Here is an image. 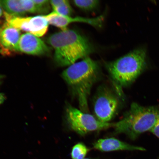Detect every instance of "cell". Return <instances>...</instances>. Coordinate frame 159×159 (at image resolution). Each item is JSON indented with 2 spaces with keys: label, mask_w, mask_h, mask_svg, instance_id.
Listing matches in <instances>:
<instances>
[{
  "label": "cell",
  "mask_w": 159,
  "mask_h": 159,
  "mask_svg": "<svg viewBox=\"0 0 159 159\" xmlns=\"http://www.w3.org/2000/svg\"><path fill=\"white\" fill-rule=\"evenodd\" d=\"M47 41L55 50L54 59L59 66H69L95 51L94 46L79 31L67 29L50 36Z\"/></svg>",
  "instance_id": "1"
},
{
  "label": "cell",
  "mask_w": 159,
  "mask_h": 159,
  "mask_svg": "<svg viewBox=\"0 0 159 159\" xmlns=\"http://www.w3.org/2000/svg\"><path fill=\"white\" fill-rule=\"evenodd\" d=\"M101 75L98 63L89 57L69 66L61 74L83 112H88V97L93 85L100 78Z\"/></svg>",
  "instance_id": "2"
},
{
  "label": "cell",
  "mask_w": 159,
  "mask_h": 159,
  "mask_svg": "<svg viewBox=\"0 0 159 159\" xmlns=\"http://www.w3.org/2000/svg\"><path fill=\"white\" fill-rule=\"evenodd\" d=\"M159 116V108L133 103L120 121L113 124L115 134H125L134 140L153 128Z\"/></svg>",
  "instance_id": "3"
},
{
  "label": "cell",
  "mask_w": 159,
  "mask_h": 159,
  "mask_svg": "<svg viewBox=\"0 0 159 159\" xmlns=\"http://www.w3.org/2000/svg\"><path fill=\"white\" fill-rule=\"evenodd\" d=\"M146 52L139 48L106 63V68L116 88L120 91L122 87L134 82L143 70Z\"/></svg>",
  "instance_id": "4"
},
{
  "label": "cell",
  "mask_w": 159,
  "mask_h": 159,
  "mask_svg": "<svg viewBox=\"0 0 159 159\" xmlns=\"http://www.w3.org/2000/svg\"><path fill=\"white\" fill-rule=\"evenodd\" d=\"M66 115L70 128L81 135L113 127L114 124L101 122L93 115L79 110L69 104L67 105Z\"/></svg>",
  "instance_id": "5"
},
{
  "label": "cell",
  "mask_w": 159,
  "mask_h": 159,
  "mask_svg": "<svg viewBox=\"0 0 159 159\" xmlns=\"http://www.w3.org/2000/svg\"><path fill=\"white\" fill-rule=\"evenodd\" d=\"M120 105L118 97L111 89L105 86H101L94 103L95 118L101 122L109 123L118 112Z\"/></svg>",
  "instance_id": "6"
},
{
  "label": "cell",
  "mask_w": 159,
  "mask_h": 159,
  "mask_svg": "<svg viewBox=\"0 0 159 159\" xmlns=\"http://www.w3.org/2000/svg\"><path fill=\"white\" fill-rule=\"evenodd\" d=\"M6 22L19 30L26 32L38 37L43 36L48 29L49 23L44 16L23 17L4 13Z\"/></svg>",
  "instance_id": "7"
},
{
  "label": "cell",
  "mask_w": 159,
  "mask_h": 159,
  "mask_svg": "<svg viewBox=\"0 0 159 159\" xmlns=\"http://www.w3.org/2000/svg\"><path fill=\"white\" fill-rule=\"evenodd\" d=\"M44 16L49 24L59 28L62 31L68 29L67 27L70 25L75 23L87 24L99 28L102 27L104 18L103 15L94 18L73 17L71 16L61 15L54 11Z\"/></svg>",
  "instance_id": "8"
},
{
  "label": "cell",
  "mask_w": 159,
  "mask_h": 159,
  "mask_svg": "<svg viewBox=\"0 0 159 159\" xmlns=\"http://www.w3.org/2000/svg\"><path fill=\"white\" fill-rule=\"evenodd\" d=\"M21 36L19 30L7 23L0 26V52L4 55H9L18 51Z\"/></svg>",
  "instance_id": "9"
},
{
  "label": "cell",
  "mask_w": 159,
  "mask_h": 159,
  "mask_svg": "<svg viewBox=\"0 0 159 159\" xmlns=\"http://www.w3.org/2000/svg\"><path fill=\"white\" fill-rule=\"evenodd\" d=\"M18 50L20 52L34 55H46L50 52L49 48L41 39L29 33L21 35Z\"/></svg>",
  "instance_id": "10"
},
{
  "label": "cell",
  "mask_w": 159,
  "mask_h": 159,
  "mask_svg": "<svg viewBox=\"0 0 159 159\" xmlns=\"http://www.w3.org/2000/svg\"><path fill=\"white\" fill-rule=\"evenodd\" d=\"M94 148L103 152L116 151H146L142 147L133 146L114 138L99 139L94 143Z\"/></svg>",
  "instance_id": "11"
},
{
  "label": "cell",
  "mask_w": 159,
  "mask_h": 159,
  "mask_svg": "<svg viewBox=\"0 0 159 159\" xmlns=\"http://www.w3.org/2000/svg\"><path fill=\"white\" fill-rule=\"evenodd\" d=\"M0 3L5 12L10 15L22 17L26 13L23 9L21 0L0 1Z\"/></svg>",
  "instance_id": "12"
},
{
  "label": "cell",
  "mask_w": 159,
  "mask_h": 159,
  "mask_svg": "<svg viewBox=\"0 0 159 159\" xmlns=\"http://www.w3.org/2000/svg\"><path fill=\"white\" fill-rule=\"evenodd\" d=\"M50 3L53 11L60 14L71 16L73 13L72 8L67 0H52Z\"/></svg>",
  "instance_id": "13"
},
{
  "label": "cell",
  "mask_w": 159,
  "mask_h": 159,
  "mask_svg": "<svg viewBox=\"0 0 159 159\" xmlns=\"http://www.w3.org/2000/svg\"><path fill=\"white\" fill-rule=\"evenodd\" d=\"M73 2L77 7L85 11H94L99 4V1L98 0H75Z\"/></svg>",
  "instance_id": "14"
},
{
  "label": "cell",
  "mask_w": 159,
  "mask_h": 159,
  "mask_svg": "<svg viewBox=\"0 0 159 159\" xmlns=\"http://www.w3.org/2000/svg\"><path fill=\"white\" fill-rule=\"evenodd\" d=\"M88 151L84 144L78 143L73 147L71 152V158L72 159H84Z\"/></svg>",
  "instance_id": "15"
},
{
  "label": "cell",
  "mask_w": 159,
  "mask_h": 159,
  "mask_svg": "<svg viewBox=\"0 0 159 159\" xmlns=\"http://www.w3.org/2000/svg\"><path fill=\"white\" fill-rule=\"evenodd\" d=\"M36 8L37 13H47L50 9V3L48 0H33Z\"/></svg>",
  "instance_id": "16"
},
{
  "label": "cell",
  "mask_w": 159,
  "mask_h": 159,
  "mask_svg": "<svg viewBox=\"0 0 159 159\" xmlns=\"http://www.w3.org/2000/svg\"><path fill=\"white\" fill-rule=\"evenodd\" d=\"M24 9L26 13H37L35 3L33 0H21Z\"/></svg>",
  "instance_id": "17"
},
{
  "label": "cell",
  "mask_w": 159,
  "mask_h": 159,
  "mask_svg": "<svg viewBox=\"0 0 159 159\" xmlns=\"http://www.w3.org/2000/svg\"><path fill=\"white\" fill-rule=\"evenodd\" d=\"M150 131L155 136L159 138V116L153 128Z\"/></svg>",
  "instance_id": "18"
},
{
  "label": "cell",
  "mask_w": 159,
  "mask_h": 159,
  "mask_svg": "<svg viewBox=\"0 0 159 159\" xmlns=\"http://www.w3.org/2000/svg\"><path fill=\"white\" fill-rule=\"evenodd\" d=\"M5 99V95L0 93V105L3 103Z\"/></svg>",
  "instance_id": "19"
},
{
  "label": "cell",
  "mask_w": 159,
  "mask_h": 159,
  "mask_svg": "<svg viewBox=\"0 0 159 159\" xmlns=\"http://www.w3.org/2000/svg\"><path fill=\"white\" fill-rule=\"evenodd\" d=\"M2 7L1 3H0V17H1L3 14Z\"/></svg>",
  "instance_id": "20"
},
{
  "label": "cell",
  "mask_w": 159,
  "mask_h": 159,
  "mask_svg": "<svg viewBox=\"0 0 159 159\" xmlns=\"http://www.w3.org/2000/svg\"><path fill=\"white\" fill-rule=\"evenodd\" d=\"M3 78V75H0V83H1L2 79Z\"/></svg>",
  "instance_id": "21"
},
{
  "label": "cell",
  "mask_w": 159,
  "mask_h": 159,
  "mask_svg": "<svg viewBox=\"0 0 159 159\" xmlns=\"http://www.w3.org/2000/svg\"><path fill=\"white\" fill-rule=\"evenodd\" d=\"M84 159H89V158H84Z\"/></svg>",
  "instance_id": "22"
},
{
  "label": "cell",
  "mask_w": 159,
  "mask_h": 159,
  "mask_svg": "<svg viewBox=\"0 0 159 159\" xmlns=\"http://www.w3.org/2000/svg\"><path fill=\"white\" fill-rule=\"evenodd\" d=\"M158 159H159V158Z\"/></svg>",
  "instance_id": "23"
}]
</instances>
